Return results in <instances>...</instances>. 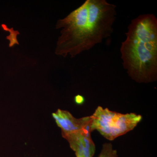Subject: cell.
<instances>
[{"label":"cell","instance_id":"6da1fadb","mask_svg":"<svg viewBox=\"0 0 157 157\" xmlns=\"http://www.w3.org/2000/svg\"><path fill=\"white\" fill-rule=\"evenodd\" d=\"M117 6L106 0H86L67 16L57 21L60 29L56 55L73 58L100 44L113 33Z\"/></svg>","mask_w":157,"mask_h":157},{"label":"cell","instance_id":"277c9868","mask_svg":"<svg viewBox=\"0 0 157 157\" xmlns=\"http://www.w3.org/2000/svg\"><path fill=\"white\" fill-rule=\"evenodd\" d=\"M52 116L58 126L61 129L63 137L79 132L86 136H91V133L93 132L91 116L76 119L68 111L58 109L52 113Z\"/></svg>","mask_w":157,"mask_h":157},{"label":"cell","instance_id":"ba28073f","mask_svg":"<svg viewBox=\"0 0 157 157\" xmlns=\"http://www.w3.org/2000/svg\"><path fill=\"white\" fill-rule=\"evenodd\" d=\"M74 101L78 105H82L84 103L85 98L81 95H77L74 97Z\"/></svg>","mask_w":157,"mask_h":157},{"label":"cell","instance_id":"7a4b0ae2","mask_svg":"<svg viewBox=\"0 0 157 157\" xmlns=\"http://www.w3.org/2000/svg\"><path fill=\"white\" fill-rule=\"evenodd\" d=\"M121 43V58L132 79L147 83L157 79V18L141 14L132 19Z\"/></svg>","mask_w":157,"mask_h":157},{"label":"cell","instance_id":"8992f818","mask_svg":"<svg viewBox=\"0 0 157 157\" xmlns=\"http://www.w3.org/2000/svg\"><path fill=\"white\" fill-rule=\"evenodd\" d=\"M117 151L113 148L111 143L104 144L98 157H117Z\"/></svg>","mask_w":157,"mask_h":157},{"label":"cell","instance_id":"3957f363","mask_svg":"<svg viewBox=\"0 0 157 157\" xmlns=\"http://www.w3.org/2000/svg\"><path fill=\"white\" fill-rule=\"evenodd\" d=\"M92 117V131L97 130L107 140H113L133 130L142 120L135 113L122 114L99 106Z\"/></svg>","mask_w":157,"mask_h":157},{"label":"cell","instance_id":"52a82bcc","mask_svg":"<svg viewBox=\"0 0 157 157\" xmlns=\"http://www.w3.org/2000/svg\"><path fill=\"white\" fill-rule=\"evenodd\" d=\"M2 28L6 31H9L10 34L9 36H7V39L10 41V44H9V47H12L14 45H19V42L17 41L16 36L17 35L19 34V32L17 31H14L13 28H8L7 25L5 24H2Z\"/></svg>","mask_w":157,"mask_h":157},{"label":"cell","instance_id":"5b68a950","mask_svg":"<svg viewBox=\"0 0 157 157\" xmlns=\"http://www.w3.org/2000/svg\"><path fill=\"white\" fill-rule=\"evenodd\" d=\"M70 143L76 157H93L96 147L91 136H86L79 132L64 137Z\"/></svg>","mask_w":157,"mask_h":157}]
</instances>
